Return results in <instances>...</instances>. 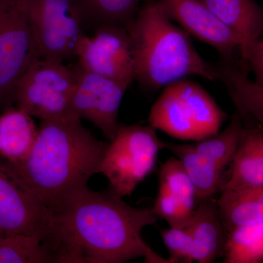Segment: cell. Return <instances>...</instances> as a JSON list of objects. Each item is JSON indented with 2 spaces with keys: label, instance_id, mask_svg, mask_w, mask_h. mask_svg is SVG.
Instances as JSON below:
<instances>
[{
  "label": "cell",
  "instance_id": "1",
  "mask_svg": "<svg viewBox=\"0 0 263 263\" xmlns=\"http://www.w3.org/2000/svg\"><path fill=\"white\" fill-rule=\"evenodd\" d=\"M110 187H89L54 216L59 238L68 263H122L144 259L146 263H170L142 238L145 227L160 218L152 208L130 206Z\"/></svg>",
  "mask_w": 263,
  "mask_h": 263
},
{
  "label": "cell",
  "instance_id": "2",
  "mask_svg": "<svg viewBox=\"0 0 263 263\" xmlns=\"http://www.w3.org/2000/svg\"><path fill=\"white\" fill-rule=\"evenodd\" d=\"M108 144L95 138L81 119L69 116L41 121L29 155L14 163L0 160V164L54 216L100 174Z\"/></svg>",
  "mask_w": 263,
  "mask_h": 263
},
{
  "label": "cell",
  "instance_id": "3",
  "mask_svg": "<svg viewBox=\"0 0 263 263\" xmlns=\"http://www.w3.org/2000/svg\"><path fill=\"white\" fill-rule=\"evenodd\" d=\"M126 29L136 79L145 87L160 89L189 76L217 80L215 67L200 57L190 34L164 14L156 0H144Z\"/></svg>",
  "mask_w": 263,
  "mask_h": 263
},
{
  "label": "cell",
  "instance_id": "4",
  "mask_svg": "<svg viewBox=\"0 0 263 263\" xmlns=\"http://www.w3.org/2000/svg\"><path fill=\"white\" fill-rule=\"evenodd\" d=\"M227 118L206 90L185 78L164 86L148 122L176 139L200 141L216 136Z\"/></svg>",
  "mask_w": 263,
  "mask_h": 263
},
{
  "label": "cell",
  "instance_id": "5",
  "mask_svg": "<svg viewBox=\"0 0 263 263\" xmlns=\"http://www.w3.org/2000/svg\"><path fill=\"white\" fill-rule=\"evenodd\" d=\"M163 148L155 128L139 124H120L109 143L100 164V174L119 196H129L152 172L159 151Z\"/></svg>",
  "mask_w": 263,
  "mask_h": 263
},
{
  "label": "cell",
  "instance_id": "6",
  "mask_svg": "<svg viewBox=\"0 0 263 263\" xmlns=\"http://www.w3.org/2000/svg\"><path fill=\"white\" fill-rule=\"evenodd\" d=\"M76 81V70L63 62L40 58L19 79L13 100L41 121L69 117Z\"/></svg>",
  "mask_w": 263,
  "mask_h": 263
},
{
  "label": "cell",
  "instance_id": "7",
  "mask_svg": "<svg viewBox=\"0 0 263 263\" xmlns=\"http://www.w3.org/2000/svg\"><path fill=\"white\" fill-rule=\"evenodd\" d=\"M41 58L63 62L76 57L84 37L78 0H24Z\"/></svg>",
  "mask_w": 263,
  "mask_h": 263
},
{
  "label": "cell",
  "instance_id": "8",
  "mask_svg": "<svg viewBox=\"0 0 263 263\" xmlns=\"http://www.w3.org/2000/svg\"><path fill=\"white\" fill-rule=\"evenodd\" d=\"M40 58L24 0H0V100L13 99L19 79Z\"/></svg>",
  "mask_w": 263,
  "mask_h": 263
},
{
  "label": "cell",
  "instance_id": "9",
  "mask_svg": "<svg viewBox=\"0 0 263 263\" xmlns=\"http://www.w3.org/2000/svg\"><path fill=\"white\" fill-rule=\"evenodd\" d=\"M76 70L70 115L92 123L105 138L113 141L120 125L119 108L129 84L91 73L80 67Z\"/></svg>",
  "mask_w": 263,
  "mask_h": 263
},
{
  "label": "cell",
  "instance_id": "10",
  "mask_svg": "<svg viewBox=\"0 0 263 263\" xmlns=\"http://www.w3.org/2000/svg\"><path fill=\"white\" fill-rule=\"evenodd\" d=\"M13 234L34 235L62 249L54 216L0 164V237Z\"/></svg>",
  "mask_w": 263,
  "mask_h": 263
},
{
  "label": "cell",
  "instance_id": "11",
  "mask_svg": "<svg viewBox=\"0 0 263 263\" xmlns=\"http://www.w3.org/2000/svg\"><path fill=\"white\" fill-rule=\"evenodd\" d=\"M76 57L83 70L130 84L136 79L134 57L126 27L103 26L81 40Z\"/></svg>",
  "mask_w": 263,
  "mask_h": 263
},
{
  "label": "cell",
  "instance_id": "12",
  "mask_svg": "<svg viewBox=\"0 0 263 263\" xmlns=\"http://www.w3.org/2000/svg\"><path fill=\"white\" fill-rule=\"evenodd\" d=\"M160 9L183 30L215 48L224 60L239 49L238 37L198 0H156Z\"/></svg>",
  "mask_w": 263,
  "mask_h": 263
},
{
  "label": "cell",
  "instance_id": "13",
  "mask_svg": "<svg viewBox=\"0 0 263 263\" xmlns=\"http://www.w3.org/2000/svg\"><path fill=\"white\" fill-rule=\"evenodd\" d=\"M193 240V262L211 263L223 255L228 233L212 197L198 202L187 226Z\"/></svg>",
  "mask_w": 263,
  "mask_h": 263
},
{
  "label": "cell",
  "instance_id": "14",
  "mask_svg": "<svg viewBox=\"0 0 263 263\" xmlns=\"http://www.w3.org/2000/svg\"><path fill=\"white\" fill-rule=\"evenodd\" d=\"M263 186V132L262 126L243 127L233 161L229 179L221 190ZM219 190V191H220Z\"/></svg>",
  "mask_w": 263,
  "mask_h": 263
},
{
  "label": "cell",
  "instance_id": "15",
  "mask_svg": "<svg viewBox=\"0 0 263 263\" xmlns=\"http://www.w3.org/2000/svg\"><path fill=\"white\" fill-rule=\"evenodd\" d=\"M240 41V51L262 37L263 9L254 0H198Z\"/></svg>",
  "mask_w": 263,
  "mask_h": 263
},
{
  "label": "cell",
  "instance_id": "16",
  "mask_svg": "<svg viewBox=\"0 0 263 263\" xmlns=\"http://www.w3.org/2000/svg\"><path fill=\"white\" fill-rule=\"evenodd\" d=\"M27 112L10 108L0 117V160L14 163L29 155L38 128Z\"/></svg>",
  "mask_w": 263,
  "mask_h": 263
},
{
  "label": "cell",
  "instance_id": "17",
  "mask_svg": "<svg viewBox=\"0 0 263 263\" xmlns=\"http://www.w3.org/2000/svg\"><path fill=\"white\" fill-rule=\"evenodd\" d=\"M220 192L216 205L227 233L263 221V186Z\"/></svg>",
  "mask_w": 263,
  "mask_h": 263
},
{
  "label": "cell",
  "instance_id": "18",
  "mask_svg": "<svg viewBox=\"0 0 263 263\" xmlns=\"http://www.w3.org/2000/svg\"><path fill=\"white\" fill-rule=\"evenodd\" d=\"M217 80L226 85L240 117L263 123V85L252 81L247 72L230 64L215 67Z\"/></svg>",
  "mask_w": 263,
  "mask_h": 263
},
{
  "label": "cell",
  "instance_id": "19",
  "mask_svg": "<svg viewBox=\"0 0 263 263\" xmlns=\"http://www.w3.org/2000/svg\"><path fill=\"white\" fill-rule=\"evenodd\" d=\"M0 263H65L61 251L34 235L0 237Z\"/></svg>",
  "mask_w": 263,
  "mask_h": 263
},
{
  "label": "cell",
  "instance_id": "20",
  "mask_svg": "<svg viewBox=\"0 0 263 263\" xmlns=\"http://www.w3.org/2000/svg\"><path fill=\"white\" fill-rule=\"evenodd\" d=\"M163 148L171 151L181 161L195 186L197 202L212 197L220 190L224 183L223 173L208 163L195 152L192 144H175L163 141Z\"/></svg>",
  "mask_w": 263,
  "mask_h": 263
},
{
  "label": "cell",
  "instance_id": "21",
  "mask_svg": "<svg viewBox=\"0 0 263 263\" xmlns=\"http://www.w3.org/2000/svg\"><path fill=\"white\" fill-rule=\"evenodd\" d=\"M243 129V119L239 114H235L224 130L192 146L208 163L223 173L233 161Z\"/></svg>",
  "mask_w": 263,
  "mask_h": 263
},
{
  "label": "cell",
  "instance_id": "22",
  "mask_svg": "<svg viewBox=\"0 0 263 263\" xmlns=\"http://www.w3.org/2000/svg\"><path fill=\"white\" fill-rule=\"evenodd\" d=\"M222 256L226 263H262L263 221L228 233Z\"/></svg>",
  "mask_w": 263,
  "mask_h": 263
},
{
  "label": "cell",
  "instance_id": "23",
  "mask_svg": "<svg viewBox=\"0 0 263 263\" xmlns=\"http://www.w3.org/2000/svg\"><path fill=\"white\" fill-rule=\"evenodd\" d=\"M84 15L103 26L126 27L134 18L144 0H78Z\"/></svg>",
  "mask_w": 263,
  "mask_h": 263
},
{
  "label": "cell",
  "instance_id": "24",
  "mask_svg": "<svg viewBox=\"0 0 263 263\" xmlns=\"http://www.w3.org/2000/svg\"><path fill=\"white\" fill-rule=\"evenodd\" d=\"M159 179V187L168 192L189 210L195 211V186L179 159L172 157L162 164Z\"/></svg>",
  "mask_w": 263,
  "mask_h": 263
},
{
  "label": "cell",
  "instance_id": "25",
  "mask_svg": "<svg viewBox=\"0 0 263 263\" xmlns=\"http://www.w3.org/2000/svg\"><path fill=\"white\" fill-rule=\"evenodd\" d=\"M152 210L159 218L167 221L170 228L180 229L187 226L194 212L161 187H159L158 195Z\"/></svg>",
  "mask_w": 263,
  "mask_h": 263
},
{
  "label": "cell",
  "instance_id": "26",
  "mask_svg": "<svg viewBox=\"0 0 263 263\" xmlns=\"http://www.w3.org/2000/svg\"><path fill=\"white\" fill-rule=\"evenodd\" d=\"M160 234L169 252L170 263L193 262V238L186 228L162 230Z\"/></svg>",
  "mask_w": 263,
  "mask_h": 263
},
{
  "label": "cell",
  "instance_id": "27",
  "mask_svg": "<svg viewBox=\"0 0 263 263\" xmlns=\"http://www.w3.org/2000/svg\"><path fill=\"white\" fill-rule=\"evenodd\" d=\"M240 51L242 60L255 76V81L263 85V41L255 40Z\"/></svg>",
  "mask_w": 263,
  "mask_h": 263
}]
</instances>
